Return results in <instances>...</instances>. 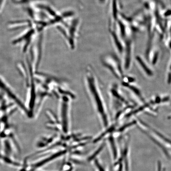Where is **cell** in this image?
Returning a JSON list of instances; mask_svg holds the SVG:
<instances>
[{"label": "cell", "instance_id": "5b68a950", "mask_svg": "<svg viewBox=\"0 0 171 171\" xmlns=\"http://www.w3.org/2000/svg\"><path fill=\"white\" fill-rule=\"evenodd\" d=\"M0 91L1 94L7 99L10 100L11 102L15 104L25 115L29 117V113L27 107L23 103L16 94L14 92L13 90L8 85V84L0 77Z\"/></svg>", "mask_w": 171, "mask_h": 171}, {"label": "cell", "instance_id": "9a60e30c", "mask_svg": "<svg viewBox=\"0 0 171 171\" xmlns=\"http://www.w3.org/2000/svg\"><path fill=\"white\" fill-rule=\"evenodd\" d=\"M5 0H0V12L2 10L4 4H5Z\"/></svg>", "mask_w": 171, "mask_h": 171}, {"label": "cell", "instance_id": "2e32d148", "mask_svg": "<svg viewBox=\"0 0 171 171\" xmlns=\"http://www.w3.org/2000/svg\"><path fill=\"white\" fill-rule=\"evenodd\" d=\"M168 83L170 84L171 83V73H169V77H168Z\"/></svg>", "mask_w": 171, "mask_h": 171}, {"label": "cell", "instance_id": "7c38bea8", "mask_svg": "<svg viewBox=\"0 0 171 171\" xmlns=\"http://www.w3.org/2000/svg\"><path fill=\"white\" fill-rule=\"evenodd\" d=\"M155 171H167L166 167L161 160L157 161L155 167Z\"/></svg>", "mask_w": 171, "mask_h": 171}, {"label": "cell", "instance_id": "30bf717a", "mask_svg": "<svg viewBox=\"0 0 171 171\" xmlns=\"http://www.w3.org/2000/svg\"><path fill=\"white\" fill-rule=\"evenodd\" d=\"M104 147V143H103L90 156L88 157V161L91 162V161L94 160H95V158L98 156V155L99 154L100 152L103 149Z\"/></svg>", "mask_w": 171, "mask_h": 171}, {"label": "cell", "instance_id": "3957f363", "mask_svg": "<svg viewBox=\"0 0 171 171\" xmlns=\"http://www.w3.org/2000/svg\"><path fill=\"white\" fill-rule=\"evenodd\" d=\"M109 92L111 107L112 110L115 111L116 114L127 107H134L124 96L118 85L115 84L112 85L110 88Z\"/></svg>", "mask_w": 171, "mask_h": 171}, {"label": "cell", "instance_id": "4fadbf2b", "mask_svg": "<svg viewBox=\"0 0 171 171\" xmlns=\"http://www.w3.org/2000/svg\"><path fill=\"white\" fill-rule=\"evenodd\" d=\"M94 166L96 171H106L104 167L100 163L98 159L94 160Z\"/></svg>", "mask_w": 171, "mask_h": 171}, {"label": "cell", "instance_id": "ac0fdd59", "mask_svg": "<svg viewBox=\"0 0 171 171\" xmlns=\"http://www.w3.org/2000/svg\"><path fill=\"white\" fill-rule=\"evenodd\" d=\"M170 68H171V67H170Z\"/></svg>", "mask_w": 171, "mask_h": 171}, {"label": "cell", "instance_id": "277c9868", "mask_svg": "<svg viewBox=\"0 0 171 171\" xmlns=\"http://www.w3.org/2000/svg\"><path fill=\"white\" fill-rule=\"evenodd\" d=\"M102 63L115 78L123 80L125 77L123 64L116 56L114 55H107L102 58Z\"/></svg>", "mask_w": 171, "mask_h": 171}, {"label": "cell", "instance_id": "9c48e42d", "mask_svg": "<svg viewBox=\"0 0 171 171\" xmlns=\"http://www.w3.org/2000/svg\"><path fill=\"white\" fill-rule=\"evenodd\" d=\"M135 59H136L137 62L138 64H139V65H140L141 68L145 71V73H146L148 76H152L153 73H152V71L148 68L147 65L145 64V62H144L143 59L141 58V57L139 56H136Z\"/></svg>", "mask_w": 171, "mask_h": 171}, {"label": "cell", "instance_id": "e0dca14e", "mask_svg": "<svg viewBox=\"0 0 171 171\" xmlns=\"http://www.w3.org/2000/svg\"><path fill=\"white\" fill-rule=\"evenodd\" d=\"M160 98L159 97H157L156 98L155 102H156V103H159L160 102Z\"/></svg>", "mask_w": 171, "mask_h": 171}, {"label": "cell", "instance_id": "8992f818", "mask_svg": "<svg viewBox=\"0 0 171 171\" xmlns=\"http://www.w3.org/2000/svg\"><path fill=\"white\" fill-rule=\"evenodd\" d=\"M71 98L69 97L62 96L61 98L60 106V123L62 130L65 134L69 132L70 127V100Z\"/></svg>", "mask_w": 171, "mask_h": 171}, {"label": "cell", "instance_id": "8fae6325", "mask_svg": "<svg viewBox=\"0 0 171 171\" xmlns=\"http://www.w3.org/2000/svg\"><path fill=\"white\" fill-rule=\"evenodd\" d=\"M136 120L134 121L127 124H125L123 126H121V127L119 128V129H117V132L119 133H122V132H124V131L128 129V128L131 127V126H133L134 125H136Z\"/></svg>", "mask_w": 171, "mask_h": 171}, {"label": "cell", "instance_id": "ba28073f", "mask_svg": "<svg viewBox=\"0 0 171 171\" xmlns=\"http://www.w3.org/2000/svg\"><path fill=\"white\" fill-rule=\"evenodd\" d=\"M108 141L112 157L114 160H116L118 158L117 148L116 147L115 139L112 134H109V136H108Z\"/></svg>", "mask_w": 171, "mask_h": 171}, {"label": "cell", "instance_id": "52a82bcc", "mask_svg": "<svg viewBox=\"0 0 171 171\" xmlns=\"http://www.w3.org/2000/svg\"><path fill=\"white\" fill-rule=\"evenodd\" d=\"M132 83H127L126 82H122V86L128 90L129 92H132L136 96H137L139 99L142 101V102H144V99L142 97V94L140 90L136 86L132 85Z\"/></svg>", "mask_w": 171, "mask_h": 171}, {"label": "cell", "instance_id": "7a4b0ae2", "mask_svg": "<svg viewBox=\"0 0 171 171\" xmlns=\"http://www.w3.org/2000/svg\"><path fill=\"white\" fill-rule=\"evenodd\" d=\"M136 125L139 129L161 151L166 157L171 159V139L159 131L138 119Z\"/></svg>", "mask_w": 171, "mask_h": 171}, {"label": "cell", "instance_id": "6da1fadb", "mask_svg": "<svg viewBox=\"0 0 171 171\" xmlns=\"http://www.w3.org/2000/svg\"><path fill=\"white\" fill-rule=\"evenodd\" d=\"M85 82L89 98L103 127L109 126L108 110L95 74L92 68L86 69Z\"/></svg>", "mask_w": 171, "mask_h": 171}, {"label": "cell", "instance_id": "5bb4252c", "mask_svg": "<svg viewBox=\"0 0 171 171\" xmlns=\"http://www.w3.org/2000/svg\"><path fill=\"white\" fill-rule=\"evenodd\" d=\"M158 55H159L158 53L157 52L155 53L153 58V59H152V64L153 65H155L156 64L157 61Z\"/></svg>", "mask_w": 171, "mask_h": 171}]
</instances>
